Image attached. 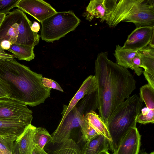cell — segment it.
<instances>
[{"instance_id": "cell-1", "label": "cell", "mask_w": 154, "mask_h": 154, "mask_svg": "<svg viewBox=\"0 0 154 154\" xmlns=\"http://www.w3.org/2000/svg\"><path fill=\"white\" fill-rule=\"evenodd\" d=\"M97 109L106 126L119 106L136 88V82L127 69L108 58L107 51L99 53L95 63Z\"/></svg>"}, {"instance_id": "cell-2", "label": "cell", "mask_w": 154, "mask_h": 154, "mask_svg": "<svg viewBox=\"0 0 154 154\" xmlns=\"http://www.w3.org/2000/svg\"><path fill=\"white\" fill-rule=\"evenodd\" d=\"M42 78L14 59H0V78L9 86L11 99L31 106L43 103L50 97L51 89L44 86Z\"/></svg>"}, {"instance_id": "cell-3", "label": "cell", "mask_w": 154, "mask_h": 154, "mask_svg": "<svg viewBox=\"0 0 154 154\" xmlns=\"http://www.w3.org/2000/svg\"><path fill=\"white\" fill-rule=\"evenodd\" d=\"M105 21L115 27L122 22L134 23L136 28L154 26V0H106Z\"/></svg>"}, {"instance_id": "cell-4", "label": "cell", "mask_w": 154, "mask_h": 154, "mask_svg": "<svg viewBox=\"0 0 154 154\" xmlns=\"http://www.w3.org/2000/svg\"><path fill=\"white\" fill-rule=\"evenodd\" d=\"M143 101L134 94L127 98L118 107L106 125L112 141L109 149L114 152L123 136L131 128L136 127V119Z\"/></svg>"}, {"instance_id": "cell-5", "label": "cell", "mask_w": 154, "mask_h": 154, "mask_svg": "<svg viewBox=\"0 0 154 154\" xmlns=\"http://www.w3.org/2000/svg\"><path fill=\"white\" fill-rule=\"evenodd\" d=\"M80 22L72 11L57 12L41 23L40 36L48 42L58 40L74 31Z\"/></svg>"}, {"instance_id": "cell-6", "label": "cell", "mask_w": 154, "mask_h": 154, "mask_svg": "<svg viewBox=\"0 0 154 154\" xmlns=\"http://www.w3.org/2000/svg\"><path fill=\"white\" fill-rule=\"evenodd\" d=\"M85 115L75 105L66 117L61 120L56 129L51 135L50 143L59 144L70 138L72 130L80 127Z\"/></svg>"}, {"instance_id": "cell-7", "label": "cell", "mask_w": 154, "mask_h": 154, "mask_svg": "<svg viewBox=\"0 0 154 154\" xmlns=\"http://www.w3.org/2000/svg\"><path fill=\"white\" fill-rule=\"evenodd\" d=\"M32 111L25 104L9 98H0V119H18L31 123Z\"/></svg>"}, {"instance_id": "cell-8", "label": "cell", "mask_w": 154, "mask_h": 154, "mask_svg": "<svg viewBox=\"0 0 154 154\" xmlns=\"http://www.w3.org/2000/svg\"><path fill=\"white\" fill-rule=\"evenodd\" d=\"M148 45L154 47V26L136 28L128 36L122 47L138 51Z\"/></svg>"}, {"instance_id": "cell-9", "label": "cell", "mask_w": 154, "mask_h": 154, "mask_svg": "<svg viewBox=\"0 0 154 154\" xmlns=\"http://www.w3.org/2000/svg\"><path fill=\"white\" fill-rule=\"evenodd\" d=\"M17 7L41 23L57 12L50 4L43 0H20Z\"/></svg>"}, {"instance_id": "cell-10", "label": "cell", "mask_w": 154, "mask_h": 154, "mask_svg": "<svg viewBox=\"0 0 154 154\" xmlns=\"http://www.w3.org/2000/svg\"><path fill=\"white\" fill-rule=\"evenodd\" d=\"M23 12L16 9L5 17L0 26V44L7 40L12 44L16 43L19 33V24Z\"/></svg>"}, {"instance_id": "cell-11", "label": "cell", "mask_w": 154, "mask_h": 154, "mask_svg": "<svg viewBox=\"0 0 154 154\" xmlns=\"http://www.w3.org/2000/svg\"><path fill=\"white\" fill-rule=\"evenodd\" d=\"M141 135L136 126L131 128L120 140L112 154H138Z\"/></svg>"}, {"instance_id": "cell-12", "label": "cell", "mask_w": 154, "mask_h": 154, "mask_svg": "<svg viewBox=\"0 0 154 154\" xmlns=\"http://www.w3.org/2000/svg\"><path fill=\"white\" fill-rule=\"evenodd\" d=\"M31 124L18 119H0V136L16 140Z\"/></svg>"}, {"instance_id": "cell-13", "label": "cell", "mask_w": 154, "mask_h": 154, "mask_svg": "<svg viewBox=\"0 0 154 154\" xmlns=\"http://www.w3.org/2000/svg\"><path fill=\"white\" fill-rule=\"evenodd\" d=\"M97 89V84L95 75L89 76L83 82L68 105H63L61 120L64 119L80 100L84 98L85 95L96 91Z\"/></svg>"}, {"instance_id": "cell-14", "label": "cell", "mask_w": 154, "mask_h": 154, "mask_svg": "<svg viewBox=\"0 0 154 154\" xmlns=\"http://www.w3.org/2000/svg\"><path fill=\"white\" fill-rule=\"evenodd\" d=\"M32 21L23 12L19 24V33L15 44L35 46L38 43L40 35L32 31Z\"/></svg>"}, {"instance_id": "cell-15", "label": "cell", "mask_w": 154, "mask_h": 154, "mask_svg": "<svg viewBox=\"0 0 154 154\" xmlns=\"http://www.w3.org/2000/svg\"><path fill=\"white\" fill-rule=\"evenodd\" d=\"M139 52L143 73L148 84L154 88V47L150 45L141 49Z\"/></svg>"}, {"instance_id": "cell-16", "label": "cell", "mask_w": 154, "mask_h": 154, "mask_svg": "<svg viewBox=\"0 0 154 154\" xmlns=\"http://www.w3.org/2000/svg\"><path fill=\"white\" fill-rule=\"evenodd\" d=\"M36 127L29 125L21 136L16 140L20 154H32L36 144L35 132Z\"/></svg>"}, {"instance_id": "cell-17", "label": "cell", "mask_w": 154, "mask_h": 154, "mask_svg": "<svg viewBox=\"0 0 154 154\" xmlns=\"http://www.w3.org/2000/svg\"><path fill=\"white\" fill-rule=\"evenodd\" d=\"M106 0H92L90 1L83 15L86 20L91 21L94 18H99L100 22L105 21L108 13Z\"/></svg>"}, {"instance_id": "cell-18", "label": "cell", "mask_w": 154, "mask_h": 154, "mask_svg": "<svg viewBox=\"0 0 154 154\" xmlns=\"http://www.w3.org/2000/svg\"><path fill=\"white\" fill-rule=\"evenodd\" d=\"M109 149V143L103 136L98 134L89 141L85 143L82 154H98Z\"/></svg>"}, {"instance_id": "cell-19", "label": "cell", "mask_w": 154, "mask_h": 154, "mask_svg": "<svg viewBox=\"0 0 154 154\" xmlns=\"http://www.w3.org/2000/svg\"><path fill=\"white\" fill-rule=\"evenodd\" d=\"M85 120L98 134L105 137L109 141V145L112 141L107 127L99 115L95 111H91L85 116Z\"/></svg>"}, {"instance_id": "cell-20", "label": "cell", "mask_w": 154, "mask_h": 154, "mask_svg": "<svg viewBox=\"0 0 154 154\" xmlns=\"http://www.w3.org/2000/svg\"><path fill=\"white\" fill-rule=\"evenodd\" d=\"M137 51L124 48L119 45H116L114 54L116 63L125 68L132 69L133 60Z\"/></svg>"}, {"instance_id": "cell-21", "label": "cell", "mask_w": 154, "mask_h": 154, "mask_svg": "<svg viewBox=\"0 0 154 154\" xmlns=\"http://www.w3.org/2000/svg\"><path fill=\"white\" fill-rule=\"evenodd\" d=\"M34 47L15 43L12 44L8 50L12 53L18 59L29 61L35 58Z\"/></svg>"}, {"instance_id": "cell-22", "label": "cell", "mask_w": 154, "mask_h": 154, "mask_svg": "<svg viewBox=\"0 0 154 154\" xmlns=\"http://www.w3.org/2000/svg\"><path fill=\"white\" fill-rule=\"evenodd\" d=\"M53 154H82V152L75 141L69 138L59 144Z\"/></svg>"}, {"instance_id": "cell-23", "label": "cell", "mask_w": 154, "mask_h": 154, "mask_svg": "<svg viewBox=\"0 0 154 154\" xmlns=\"http://www.w3.org/2000/svg\"><path fill=\"white\" fill-rule=\"evenodd\" d=\"M140 98L144 102L146 108L154 110V88L148 84L140 88Z\"/></svg>"}, {"instance_id": "cell-24", "label": "cell", "mask_w": 154, "mask_h": 154, "mask_svg": "<svg viewBox=\"0 0 154 154\" xmlns=\"http://www.w3.org/2000/svg\"><path fill=\"white\" fill-rule=\"evenodd\" d=\"M51 135L45 128L36 127L35 132V140L36 145L44 149L45 146L51 139Z\"/></svg>"}, {"instance_id": "cell-25", "label": "cell", "mask_w": 154, "mask_h": 154, "mask_svg": "<svg viewBox=\"0 0 154 154\" xmlns=\"http://www.w3.org/2000/svg\"><path fill=\"white\" fill-rule=\"evenodd\" d=\"M82 133L81 138L85 143L88 142L98 134L85 119L80 125Z\"/></svg>"}, {"instance_id": "cell-26", "label": "cell", "mask_w": 154, "mask_h": 154, "mask_svg": "<svg viewBox=\"0 0 154 154\" xmlns=\"http://www.w3.org/2000/svg\"><path fill=\"white\" fill-rule=\"evenodd\" d=\"M16 140L0 136V150L12 154Z\"/></svg>"}, {"instance_id": "cell-27", "label": "cell", "mask_w": 154, "mask_h": 154, "mask_svg": "<svg viewBox=\"0 0 154 154\" xmlns=\"http://www.w3.org/2000/svg\"><path fill=\"white\" fill-rule=\"evenodd\" d=\"M20 0H0V14H8L12 8L17 7Z\"/></svg>"}, {"instance_id": "cell-28", "label": "cell", "mask_w": 154, "mask_h": 154, "mask_svg": "<svg viewBox=\"0 0 154 154\" xmlns=\"http://www.w3.org/2000/svg\"><path fill=\"white\" fill-rule=\"evenodd\" d=\"M137 122L143 124L154 123V110L150 109L145 115L140 113L136 119Z\"/></svg>"}, {"instance_id": "cell-29", "label": "cell", "mask_w": 154, "mask_h": 154, "mask_svg": "<svg viewBox=\"0 0 154 154\" xmlns=\"http://www.w3.org/2000/svg\"><path fill=\"white\" fill-rule=\"evenodd\" d=\"M142 68L140 54L138 51L133 60V64L132 69L134 70L135 73L138 76H140L143 72Z\"/></svg>"}, {"instance_id": "cell-30", "label": "cell", "mask_w": 154, "mask_h": 154, "mask_svg": "<svg viewBox=\"0 0 154 154\" xmlns=\"http://www.w3.org/2000/svg\"><path fill=\"white\" fill-rule=\"evenodd\" d=\"M42 83L43 85L45 88H53L63 92L60 85L57 82L51 79L43 77Z\"/></svg>"}, {"instance_id": "cell-31", "label": "cell", "mask_w": 154, "mask_h": 154, "mask_svg": "<svg viewBox=\"0 0 154 154\" xmlns=\"http://www.w3.org/2000/svg\"><path fill=\"white\" fill-rule=\"evenodd\" d=\"M10 95L9 86L0 78V98H10Z\"/></svg>"}, {"instance_id": "cell-32", "label": "cell", "mask_w": 154, "mask_h": 154, "mask_svg": "<svg viewBox=\"0 0 154 154\" xmlns=\"http://www.w3.org/2000/svg\"><path fill=\"white\" fill-rule=\"evenodd\" d=\"M5 50L2 49L0 46V59L5 60H13L16 58L13 55L6 52Z\"/></svg>"}, {"instance_id": "cell-33", "label": "cell", "mask_w": 154, "mask_h": 154, "mask_svg": "<svg viewBox=\"0 0 154 154\" xmlns=\"http://www.w3.org/2000/svg\"><path fill=\"white\" fill-rule=\"evenodd\" d=\"M11 45V42L7 40L2 41L0 44L1 48L4 50H8L10 48Z\"/></svg>"}, {"instance_id": "cell-34", "label": "cell", "mask_w": 154, "mask_h": 154, "mask_svg": "<svg viewBox=\"0 0 154 154\" xmlns=\"http://www.w3.org/2000/svg\"><path fill=\"white\" fill-rule=\"evenodd\" d=\"M32 154H48L44 149H42L38 146L36 145Z\"/></svg>"}, {"instance_id": "cell-35", "label": "cell", "mask_w": 154, "mask_h": 154, "mask_svg": "<svg viewBox=\"0 0 154 154\" xmlns=\"http://www.w3.org/2000/svg\"><path fill=\"white\" fill-rule=\"evenodd\" d=\"M39 24L36 21H34L31 26V29L32 31L37 33L40 29Z\"/></svg>"}, {"instance_id": "cell-36", "label": "cell", "mask_w": 154, "mask_h": 154, "mask_svg": "<svg viewBox=\"0 0 154 154\" xmlns=\"http://www.w3.org/2000/svg\"><path fill=\"white\" fill-rule=\"evenodd\" d=\"M4 14H0V26L3 20L5 17L6 16Z\"/></svg>"}, {"instance_id": "cell-37", "label": "cell", "mask_w": 154, "mask_h": 154, "mask_svg": "<svg viewBox=\"0 0 154 154\" xmlns=\"http://www.w3.org/2000/svg\"><path fill=\"white\" fill-rule=\"evenodd\" d=\"M98 154H111L110 153L108 150L103 151Z\"/></svg>"}, {"instance_id": "cell-38", "label": "cell", "mask_w": 154, "mask_h": 154, "mask_svg": "<svg viewBox=\"0 0 154 154\" xmlns=\"http://www.w3.org/2000/svg\"><path fill=\"white\" fill-rule=\"evenodd\" d=\"M0 154H12L11 153H8L5 151H2L0 150Z\"/></svg>"}, {"instance_id": "cell-39", "label": "cell", "mask_w": 154, "mask_h": 154, "mask_svg": "<svg viewBox=\"0 0 154 154\" xmlns=\"http://www.w3.org/2000/svg\"><path fill=\"white\" fill-rule=\"evenodd\" d=\"M141 154H154V152H151L150 153H147L145 152L143 153H141Z\"/></svg>"}]
</instances>
